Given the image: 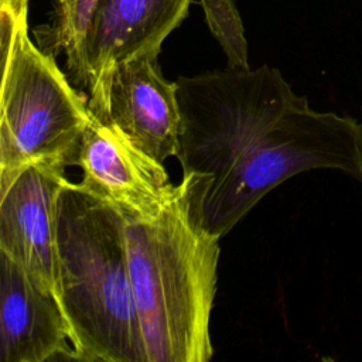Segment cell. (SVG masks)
<instances>
[{"instance_id":"7a4b0ae2","label":"cell","mask_w":362,"mask_h":362,"mask_svg":"<svg viewBox=\"0 0 362 362\" xmlns=\"http://www.w3.org/2000/svg\"><path fill=\"white\" fill-rule=\"evenodd\" d=\"M55 296L74 359L148 362L133 298L126 216L68 180L57 199Z\"/></svg>"},{"instance_id":"277c9868","label":"cell","mask_w":362,"mask_h":362,"mask_svg":"<svg viewBox=\"0 0 362 362\" xmlns=\"http://www.w3.org/2000/svg\"><path fill=\"white\" fill-rule=\"evenodd\" d=\"M0 184L35 163L74 165L92 110L54 54L34 45L27 11L0 4Z\"/></svg>"},{"instance_id":"6da1fadb","label":"cell","mask_w":362,"mask_h":362,"mask_svg":"<svg viewBox=\"0 0 362 362\" xmlns=\"http://www.w3.org/2000/svg\"><path fill=\"white\" fill-rule=\"evenodd\" d=\"M177 158L189 209L209 233H228L269 191L310 170L362 180V124L314 110L277 68L180 76Z\"/></svg>"},{"instance_id":"8992f818","label":"cell","mask_w":362,"mask_h":362,"mask_svg":"<svg viewBox=\"0 0 362 362\" xmlns=\"http://www.w3.org/2000/svg\"><path fill=\"white\" fill-rule=\"evenodd\" d=\"M90 110L157 161L177 156L181 132L177 83L163 76L158 57L141 55L115 66L100 102Z\"/></svg>"},{"instance_id":"ba28073f","label":"cell","mask_w":362,"mask_h":362,"mask_svg":"<svg viewBox=\"0 0 362 362\" xmlns=\"http://www.w3.org/2000/svg\"><path fill=\"white\" fill-rule=\"evenodd\" d=\"M191 0H98L85 37L89 107L102 98L110 72L141 55L158 57L164 40L181 25Z\"/></svg>"},{"instance_id":"8fae6325","label":"cell","mask_w":362,"mask_h":362,"mask_svg":"<svg viewBox=\"0 0 362 362\" xmlns=\"http://www.w3.org/2000/svg\"><path fill=\"white\" fill-rule=\"evenodd\" d=\"M211 34L222 47L228 66L249 68L245 27L233 0H198Z\"/></svg>"},{"instance_id":"30bf717a","label":"cell","mask_w":362,"mask_h":362,"mask_svg":"<svg viewBox=\"0 0 362 362\" xmlns=\"http://www.w3.org/2000/svg\"><path fill=\"white\" fill-rule=\"evenodd\" d=\"M98 0H57L52 18L40 37L44 51L62 52L71 79L88 90L85 37Z\"/></svg>"},{"instance_id":"3957f363","label":"cell","mask_w":362,"mask_h":362,"mask_svg":"<svg viewBox=\"0 0 362 362\" xmlns=\"http://www.w3.org/2000/svg\"><path fill=\"white\" fill-rule=\"evenodd\" d=\"M219 238L192 216L187 185L150 219L126 216L133 298L148 362H206Z\"/></svg>"},{"instance_id":"9c48e42d","label":"cell","mask_w":362,"mask_h":362,"mask_svg":"<svg viewBox=\"0 0 362 362\" xmlns=\"http://www.w3.org/2000/svg\"><path fill=\"white\" fill-rule=\"evenodd\" d=\"M68 342L69 327L55 293L0 252V361L74 359Z\"/></svg>"},{"instance_id":"7c38bea8","label":"cell","mask_w":362,"mask_h":362,"mask_svg":"<svg viewBox=\"0 0 362 362\" xmlns=\"http://www.w3.org/2000/svg\"><path fill=\"white\" fill-rule=\"evenodd\" d=\"M0 4L10 7L16 14L28 11V0H0Z\"/></svg>"},{"instance_id":"52a82bcc","label":"cell","mask_w":362,"mask_h":362,"mask_svg":"<svg viewBox=\"0 0 362 362\" xmlns=\"http://www.w3.org/2000/svg\"><path fill=\"white\" fill-rule=\"evenodd\" d=\"M65 165L35 163L0 184V252L55 293V214Z\"/></svg>"},{"instance_id":"5b68a950","label":"cell","mask_w":362,"mask_h":362,"mask_svg":"<svg viewBox=\"0 0 362 362\" xmlns=\"http://www.w3.org/2000/svg\"><path fill=\"white\" fill-rule=\"evenodd\" d=\"M74 165L82 184L116 205L124 216L154 218L180 192L163 163L139 148L113 123L92 113Z\"/></svg>"}]
</instances>
